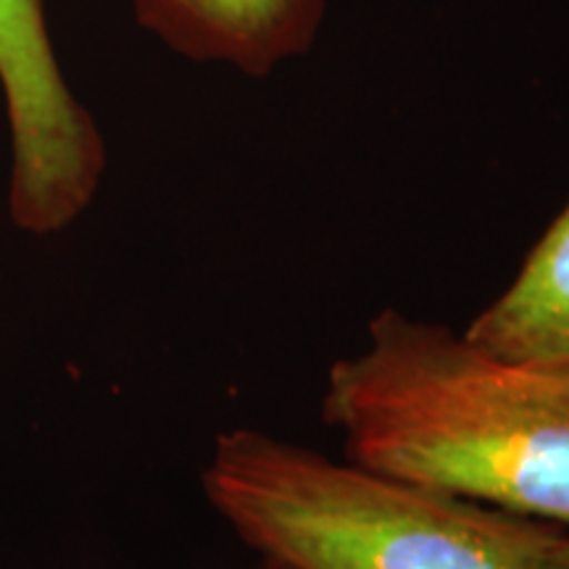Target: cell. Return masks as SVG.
<instances>
[{"label":"cell","mask_w":569,"mask_h":569,"mask_svg":"<svg viewBox=\"0 0 569 569\" xmlns=\"http://www.w3.org/2000/svg\"><path fill=\"white\" fill-rule=\"evenodd\" d=\"M543 569H569V532H561L557 543L551 546Z\"/></svg>","instance_id":"cell-6"},{"label":"cell","mask_w":569,"mask_h":569,"mask_svg":"<svg viewBox=\"0 0 569 569\" xmlns=\"http://www.w3.org/2000/svg\"><path fill=\"white\" fill-rule=\"evenodd\" d=\"M327 0H132L140 27L184 59L264 77L309 51Z\"/></svg>","instance_id":"cell-4"},{"label":"cell","mask_w":569,"mask_h":569,"mask_svg":"<svg viewBox=\"0 0 569 569\" xmlns=\"http://www.w3.org/2000/svg\"><path fill=\"white\" fill-rule=\"evenodd\" d=\"M467 336L503 359L569 367V203Z\"/></svg>","instance_id":"cell-5"},{"label":"cell","mask_w":569,"mask_h":569,"mask_svg":"<svg viewBox=\"0 0 569 569\" xmlns=\"http://www.w3.org/2000/svg\"><path fill=\"white\" fill-rule=\"evenodd\" d=\"M201 480L238 538L290 569H543L565 532L251 427L217 438Z\"/></svg>","instance_id":"cell-2"},{"label":"cell","mask_w":569,"mask_h":569,"mask_svg":"<svg viewBox=\"0 0 569 569\" xmlns=\"http://www.w3.org/2000/svg\"><path fill=\"white\" fill-rule=\"evenodd\" d=\"M0 90L11 130V222L48 238L90 209L106 142L63 77L46 0H0Z\"/></svg>","instance_id":"cell-3"},{"label":"cell","mask_w":569,"mask_h":569,"mask_svg":"<svg viewBox=\"0 0 569 569\" xmlns=\"http://www.w3.org/2000/svg\"><path fill=\"white\" fill-rule=\"evenodd\" d=\"M259 569H290V567L277 565V561H269V559H264V561H261V567H259Z\"/></svg>","instance_id":"cell-7"},{"label":"cell","mask_w":569,"mask_h":569,"mask_svg":"<svg viewBox=\"0 0 569 569\" xmlns=\"http://www.w3.org/2000/svg\"><path fill=\"white\" fill-rule=\"evenodd\" d=\"M322 417L353 465L569 528V367L382 309L327 372Z\"/></svg>","instance_id":"cell-1"}]
</instances>
